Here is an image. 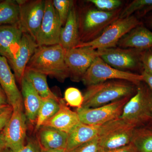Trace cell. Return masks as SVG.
Segmentation results:
<instances>
[{"mask_svg": "<svg viewBox=\"0 0 152 152\" xmlns=\"http://www.w3.org/2000/svg\"><path fill=\"white\" fill-rule=\"evenodd\" d=\"M8 149L6 145L2 130L0 131V152H7Z\"/></svg>", "mask_w": 152, "mask_h": 152, "instance_id": "37", "label": "cell"}, {"mask_svg": "<svg viewBox=\"0 0 152 152\" xmlns=\"http://www.w3.org/2000/svg\"><path fill=\"white\" fill-rule=\"evenodd\" d=\"M99 56L111 66L124 72L143 71L142 54L144 50L119 47L97 50Z\"/></svg>", "mask_w": 152, "mask_h": 152, "instance_id": "8", "label": "cell"}, {"mask_svg": "<svg viewBox=\"0 0 152 152\" xmlns=\"http://www.w3.org/2000/svg\"><path fill=\"white\" fill-rule=\"evenodd\" d=\"M140 74L142 77L143 81L146 84L152 92V75L147 73L143 71Z\"/></svg>", "mask_w": 152, "mask_h": 152, "instance_id": "36", "label": "cell"}, {"mask_svg": "<svg viewBox=\"0 0 152 152\" xmlns=\"http://www.w3.org/2000/svg\"><path fill=\"white\" fill-rule=\"evenodd\" d=\"M20 6L18 26L23 33L28 34L36 41L42 21L45 1H17Z\"/></svg>", "mask_w": 152, "mask_h": 152, "instance_id": "9", "label": "cell"}, {"mask_svg": "<svg viewBox=\"0 0 152 152\" xmlns=\"http://www.w3.org/2000/svg\"><path fill=\"white\" fill-rule=\"evenodd\" d=\"M38 47L37 41L32 37L23 33L16 56L10 63L15 78L20 84L24 76L28 63Z\"/></svg>", "mask_w": 152, "mask_h": 152, "instance_id": "15", "label": "cell"}, {"mask_svg": "<svg viewBox=\"0 0 152 152\" xmlns=\"http://www.w3.org/2000/svg\"><path fill=\"white\" fill-rule=\"evenodd\" d=\"M6 58L0 56V86L10 105L13 108L23 107V96L17 87L15 77L12 73Z\"/></svg>", "mask_w": 152, "mask_h": 152, "instance_id": "14", "label": "cell"}, {"mask_svg": "<svg viewBox=\"0 0 152 152\" xmlns=\"http://www.w3.org/2000/svg\"><path fill=\"white\" fill-rule=\"evenodd\" d=\"M26 117L23 107L13 108L12 114L2 130L8 148L17 151L25 145L26 136Z\"/></svg>", "mask_w": 152, "mask_h": 152, "instance_id": "13", "label": "cell"}, {"mask_svg": "<svg viewBox=\"0 0 152 152\" xmlns=\"http://www.w3.org/2000/svg\"><path fill=\"white\" fill-rule=\"evenodd\" d=\"M0 1V2H1V1Z\"/></svg>", "mask_w": 152, "mask_h": 152, "instance_id": "45", "label": "cell"}, {"mask_svg": "<svg viewBox=\"0 0 152 152\" xmlns=\"http://www.w3.org/2000/svg\"><path fill=\"white\" fill-rule=\"evenodd\" d=\"M0 94H1L5 95V94L4 92V91H3L2 88L1 86H0Z\"/></svg>", "mask_w": 152, "mask_h": 152, "instance_id": "43", "label": "cell"}, {"mask_svg": "<svg viewBox=\"0 0 152 152\" xmlns=\"http://www.w3.org/2000/svg\"><path fill=\"white\" fill-rule=\"evenodd\" d=\"M151 121H152V107L151 110Z\"/></svg>", "mask_w": 152, "mask_h": 152, "instance_id": "44", "label": "cell"}, {"mask_svg": "<svg viewBox=\"0 0 152 152\" xmlns=\"http://www.w3.org/2000/svg\"><path fill=\"white\" fill-rule=\"evenodd\" d=\"M65 51L59 44L39 46L26 69L50 76L64 83L69 76L65 60Z\"/></svg>", "mask_w": 152, "mask_h": 152, "instance_id": "1", "label": "cell"}, {"mask_svg": "<svg viewBox=\"0 0 152 152\" xmlns=\"http://www.w3.org/2000/svg\"><path fill=\"white\" fill-rule=\"evenodd\" d=\"M145 23L148 28L152 29V13L146 17Z\"/></svg>", "mask_w": 152, "mask_h": 152, "instance_id": "39", "label": "cell"}, {"mask_svg": "<svg viewBox=\"0 0 152 152\" xmlns=\"http://www.w3.org/2000/svg\"><path fill=\"white\" fill-rule=\"evenodd\" d=\"M135 128L120 118L102 125L98 136L101 150L116 149L131 143Z\"/></svg>", "mask_w": 152, "mask_h": 152, "instance_id": "6", "label": "cell"}, {"mask_svg": "<svg viewBox=\"0 0 152 152\" xmlns=\"http://www.w3.org/2000/svg\"><path fill=\"white\" fill-rule=\"evenodd\" d=\"M117 46L141 50L152 48V31L143 24L139 25L124 36Z\"/></svg>", "mask_w": 152, "mask_h": 152, "instance_id": "17", "label": "cell"}, {"mask_svg": "<svg viewBox=\"0 0 152 152\" xmlns=\"http://www.w3.org/2000/svg\"><path fill=\"white\" fill-rule=\"evenodd\" d=\"M100 152H138L137 148L132 142L126 146L110 151H101Z\"/></svg>", "mask_w": 152, "mask_h": 152, "instance_id": "35", "label": "cell"}, {"mask_svg": "<svg viewBox=\"0 0 152 152\" xmlns=\"http://www.w3.org/2000/svg\"><path fill=\"white\" fill-rule=\"evenodd\" d=\"M115 80L128 81L136 85L143 81L141 74L117 69L105 62L99 56L95 59L86 72L82 81L89 86Z\"/></svg>", "mask_w": 152, "mask_h": 152, "instance_id": "7", "label": "cell"}, {"mask_svg": "<svg viewBox=\"0 0 152 152\" xmlns=\"http://www.w3.org/2000/svg\"><path fill=\"white\" fill-rule=\"evenodd\" d=\"M62 28V26L53 6V1L46 0L45 14L36 39L39 46L59 44Z\"/></svg>", "mask_w": 152, "mask_h": 152, "instance_id": "12", "label": "cell"}, {"mask_svg": "<svg viewBox=\"0 0 152 152\" xmlns=\"http://www.w3.org/2000/svg\"><path fill=\"white\" fill-rule=\"evenodd\" d=\"M101 149L99 144L98 137L77 147L69 152H100Z\"/></svg>", "mask_w": 152, "mask_h": 152, "instance_id": "31", "label": "cell"}, {"mask_svg": "<svg viewBox=\"0 0 152 152\" xmlns=\"http://www.w3.org/2000/svg\"><path fill=\"white\" fill-rule=\"evenodd\" d=\"M132 142L138 152H152V126L136 128Z\"/></svg>", "mask_w": 152, "mask_h": 152, "instance_id": "26", "label": "cell"}, {"mask_svg": "<svg viewBox=\"0 0 152 152\" xmlns=\"http://www.w3.org/2000/svg\"><path fill=\"white\" fill-rule=\"evenodd\" d=\"M137 85L124 80H110L88 86L83 95V107L96 108L124 98L132 97Z\"/></svg>", "mask_w": 152, "mask_h": 152, "instance_id": "2", "label": "cell"}, {"mask_svg": "<svg viewBox=\"0 0 152 152\" xmlns=\"http://www.w3.org/2000/svg\"><path fill=\"white\" fill-rule=\"evenodd\" d=\"M42 148L37 141L34 139H30L27 143L22 148L17 151H12L8 149L7 152H41Z\"/></svg>", "mask_w": 152, "mask_h": 152, "instance_id": "33", "label": "cell"}, {"mask_svg": "<svg viewBox=\"0 0 152 152\" xmlns=\"http://www.w3.org/2000/svg\"><path fill=\"white\" fill-rule=\"evenodd\" d=\"M10 106V105L9 104H7L0 105V114L4 111Z\"/></svg>", "mask_w": 152, "mask_h": 152, "instance_id": "42", "label": "cell"}, {"mask_svg": "<svg viewBox=\"0 0 152 152\" xmlns=\"http://www.w3.org/2000/svg\"><path fill=\"white\" fill-rule=\"evenodd\" d=\"M102 126L80 123L68 134L67 150L70 151L98 137Z\"/></svg>", "mask_w": 152, "mask_h": 152, "instance_id": "21", "label": "cell"}, {"mask_svg": "<svg viewBox=\"0 0 152 152\" xmlns=\"http://www.w3.org/2000/svg\"><path fill=\"white\" fill-rule=\"evenodd\" d=\"M75 2L71 0H53V6L56 11L62 26L65 24L67 19Z\"/></svg>", "mask_w": 152, "mask_h": 152, "instance_id": "28", "label": "cell"}, {"mask_svg": "<svg viewBox=\"0 0 152 152\" xmlns=\"http://www.w3.org/2000/svg\"><path fill=\"white\" fill-rule=\"evenodd\" d=\"M142 62L143 71L152 75V48L147 49L143 51Z\"/></svg>", "mask_w": 152, "mask_h": 152, "instance_id": "32", "label": "cell"}, {"mask_svg": "<svg viewBox=\"0 0 152 152\" xmlns=\"http://www.w3.org/2000/svg\"><path fill=\"white\" fill-rule=\"evenodd\" d=\"M41 152H69L66 148L56 149H44L42 148Z\"/></svg>", "mask_w": 152, "mask_h": 152, "instance_id": "40", "label": "cell"}, {"mask_svg": "<svg viewBox=\"0 0 152 152\" xmlns=\"http://www.w3.org/2000/svg\"><path fill=\"white\" fill-rule=\"evenodd\" d=\"M20 6L17 1L6 0L0 2V26L18 25Z\"/></svg>", "mask_w": 152, "mask_h": 152, "instance_id": "24", "label": "cell"}, {"mask_svg": "<svg viewBox=\"0 0 152 152\" xmlns=\"http://www.w3.org/2000/svg\"><path fill=\"white\" fill-rule=\"evenodd\" d=\"M152 11V5L147 7L143 10L141 11V12H138V16L140 17H142L145 16L147 14H148L149 12Z\"/></svg>", "mask_w": 152, "mask_h": 152, "instance_id": "38", "label": "cell"}, {"mask_svg": "<svg viewBox=\"0 0 152 152\" xmlns=\"http://www.w3.org/2000/svg\"><path fill=\"white\" fill-rule=\"evenodd\" d=\"M99 54L97 50L88 47H81L66 50L65 60L72 81L79 82Z\"/></svg>", "mask_w": 152, "mask_h": 152, "instance_id": "11", "label": "cell"}, {"mask_svg": "<svg viewBox=\"0 0 152 152\" xmlns=\"http://www.w3.org/2000/svg\"><path fill=\"white\" fill-rule=\"evenodd\" d=\"M131 97L124 98L96 108L77 109L80 121L90 125H102L119 118L123 108Z\"/></svg>", "mask_w": 152, "mask_h": 152, "instance_id": "10", "label": "cell"}, {"mask_svg": "<svg viewBox=\"0 0 152 152\" xmlns=\"http://www.w3.org/2000/svg\"><path fill=\"white\" fill-rule=\"evenodd\" d=\"M152 5V0H134L123 8L119 18H124L139 12L147 7Z\"/></svg>", "mask_w": 152, "mask_h": 152, "instance_id": "27", "label": "cell"}, {"mask_svg": "<svg viewBox=\"0 0 152 152\" xmlns=\"http://www.w3.org/2000/svg\"><path fill=\"white\" fill-rule=\"evenodd\" d=\"M152 92L143 81L137 85L135 94L127 102L119 118L137 128L151 121Z\"/></svg>", "mask_w": 152, "mask_h": 152, "instance_id": "4", "label": "cell"}, {"mask_svg": "<svg viewBox=\"0 0 152 152\" xmlns=\"http://www.w3.org/2000/svg\"><path fill=\"white\" fill-rule=\"evenodd\" d=\"M91 4L80 12L78 11L80 43L92 42L99 37L110 25L119 18L124 8L122 7L111 12H105L98 10Z\"/></svg>", "mask_w": 152, "mask_h": 152, "instance_id": "3", "label": "cell"}, {"mask_svg": "<svg viewBox=\"0 0 152 152\" xmlns=\"http://www.w3.org/2000/svg\"><path fill=\"white\" fill-rule=\"evenodd\" d=\"M23 34L18 25L0 26V56L9 63L16 56Z\"/></svg>", "mask_w": 152, "mask_h": 152, "instance_id": "16", "label": "cell"}, {"mask_svg": "<svg viewBox=\"0 0 152 152\" xmlns=\"http://www.w3.org/2000/svg\"><path fill=\"white\" fill-rule=\"evenodd\" d=\"M142 24L143 23L139 18L134 15L124 18H119L94 40L79 44L76 48L88 47L95 50L116 48L119 41L124 36Z\"/></svg>", "mask_w": 152, "mask_h": 152, "instance_id": "5", "label": "cell"}, {"mask_svg": "<svg viewBox=\"0 0 152 152\" xmlns=\"http://www.w3.org/2000/svg\"><path fill=\"white\" fill-rule=\"evenodd\" d=\"M24 76L32 85L34 88L42 99L48 98L59 99L52 92L47 82V76L36 71L26 69Z\"/></svg>", "mask_w": 152, "mask_h": 152, "instance_id": "23", "label": "cell"}, {"mask_svg": "<svg viewBox=\"0 0 152 152\" xmlns=\"http://www.w3.org/2000/svg\"><path fill=\"white\" fill-rule=\"evenodd\" d=\"M80 123L77 113L71 110L61 99L59 110L43 126L55 128L69 134Z\"/></svg>", "mask_w": 152, "mask_h": 152, "instance_id": "18", "label": "cell"}, {"mask_svg": "<svg viewBox=\"0 0 152 152\" xmlns=\"http://www.w3.org/2000/svg\"><path fill=\"white\" fill-rule=\"evenodd\" d=\"M7 100L5 95L0 94V105L7 104Z\"/></svg>", "mask_w": 152, "mask_h": 152, "instance_id": "41", "label": "cell"}, {"mask_svg": "<svg viewBox=\"0 0 152 152\" xmlns=\"http://www.w3.org/2000/svg\"><path fill=\"white\" fill-rule=\"evenodd\" d=\"M39 130L38 141L42 148H66L68 137L67 133L46 126H43Z\"/></svg>", "mask_w": 152, "mask_h": 152, "instance_id": "22", "label": "cell"}, {"mask_svg": "<svg viewBox=\"0 0 152 152\" xmlns=\"http://www.w3.org/2000/svg\"><path fill=\"white\" fill-rule=\"evenodd\" d=\"M80 43L78 14L75 3L60 34L59 45L65 50L76 48Z\"/></svg>", "mask_w": 152, "mask_h": 152, "instance_id": "19", "label": "cell"}, {"mask_svg": "<svg viewBox=\"0 0 152 152\" xmlns=\"http://www.w3.org/2000/svg\"><path fill=\"white\" fill-rule=\"evenodd\" d=\"M87 1L98 10L105 12H111L123 7V2L121 0H88Z\"/></svg>", "mask_w": 152, "mask_h": 152, "instance_id": "30", "label": "cell"}, {"mask_svg": "<svg viewBox=\"0 0 152 152\" xmlns=\"http://www.w3.org/2000/svg\"><path fill=\"white\" fill-rule=\"evenodd\" d=\"M13 112L12 107L10 106L7 110L0 114V131L3 130L10 118Z\"/></svg>", "mask_w": 152, "mask_h": 152, "instance_id": "34", "label": "cell"}, {"mask_svg": "<svg viewBox=\"0 0 152 152\" xmlns=\"http://www.w3.org/2000/svg\"><path fill=\"white\" fill-rule=\"evenodd\" d=\"M64 100L67 104L71 107L80 108L83 103V95L78 89L70 87L65 91Z\"/></svg>", "mask_w": 152, "mask_h": 152, "instance_id": "29", "label": "cell"}, {"mask_svg": "<svg viewBox=\"0 0 152 152\" xmlns=\"http://www.w3.org/2000/svg\"><path fill=\"white\" fill-rule=\"evenodd\" d=\"M60 99H56L51 98L42 99L36 120V131L39 130L47 121L58 112L60 109Z\"/></svg>", "mask_w": 152, "mask_h": 152, "instance_id": "25", "label": "cell"}, {"mask_svg": "<svg viewBox=\"0 0 152 152\" xmlns=\"http://www.w3.org/2000/svg\"><path fill=\"white\" fill-rule=\"evenodd\" d=\"M20 85L25 114L30 122L33 124L36 121L42 99L24 76Z\"/></svg>", "mask_w": 152, "mask_h": 152, "instance_id": "20", "label": "cell"}]
</instances>
